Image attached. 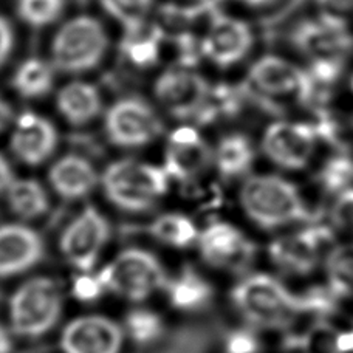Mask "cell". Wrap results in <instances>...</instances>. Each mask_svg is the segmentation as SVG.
<instances>
[{
	"mask_svg": "<svg viewBox=\"0 0 353 353\" xmlns=\"http://www.w3.org/2000/svg\"><path fill=\"white\" fill-rule=\"evenodd\" d=\"M239 203L245 216L263 230L285 228L312 216L299 189L279 175L248 176L239 191Z\"/></svg>",
	"mask_w": 353,
	"mask_h": 353,
	"instance_id": "6da1fadb",
	"label": "cell"
},
{
	"mask_svg": "<svg viewBox=\"0 0 353 353\" xmlns=\"http://www.w3.org/2000/svg\"><path fill=\"white\" fill-rule=\"evenodd\" d=\"M237 312L259 329L277 330L292 325L305 313L304 302L276 277L256 273L245 277L231 293Z\"/></svg>",
	"mask_w": 353,
	"mask_h": 353,
	"instance_id": "7a4b0ae2",
	"label": "cell"
},
{
	"mask_svg": "<svg viewBox=\"0 0 353 353\" xmlns=\"http://www.w3.org/2000/svg\"><path fill=\"white\" fill-rule=\"evenodd\" d=\"M101 186L112 205L128 212H146L165 197L171 179L163 166L125 159L113 161L101 175Z\"/></svg>",
	"mask_w": 353,
	"mask_h": 353,
	"instance_id": "3957f363",
	"label": "cell"
},
{
	"mask_svg": "<svg viewBox=\"0 0 353 353\" xmlns=\"http://www.w3.org/2000/svg\"><path fill=\"white\" fill-rule=\"evenodd\" d=\"M105 292L130 302H144L166 288L165 265L154 253L143 248H128L99 271Z\"/></svg>",
	"mask_w": 353,
	"mask_h": 353,
	"instance_id": "277c9868",
	"label": "cell"
},
{
	"mask_svg": "<svg viewBox=\"0 0 353 353\" xmlns=\"http://www.w3.org/2000/svg\"><path fill=\"white\" fill-rule=\"evenodd\" d=\"M109 50L104 25L92 16H77L65 22L52 43L53 67L64 73L90 72Z\"/></svg>",
	"mask_w": 353,
	"mask_h": 353,
	"instance_id": "5b68a950",
	"label": "cell"
},
{
	"mask_svg": "<svg viewBox=\"0 0 353 353\" xmlns=\"http://www.w3.org/2000/svg\"><path fill=\"white\" fill-rule=\"evenodd\" d=\"M62 312V293L50 277H34L19 287L10 301L11 330L37 338L52 330Z\"/></svg>",
	"mask_w": 353,
	"mask_h": 353,
	"instance_id": "8992f818",
	"label": "cell"
},
{
	"mask_svg": "<svg viewBox=\"0 0 353 353\" xmlns=\"http://www.w3.org/2000/svg\"><path fill=\"white\" fill-rule=\"evenodd\" d=\"M105 135L118 148L148 146L161 135L163 123L146 99L125 97L113 103L104 118Z\"/></svg>",
	"mask_w": 353,
	"mask_h": 353,
	"instance_id": "52a82bcc",
	"label": "cell"
},
{
	"mask_svg": "<svg viewBox=\"0 0 353 353\" xmlns=\"http://www.w3.org/2000/svg\"><path fill=\"white\" fill-rule=\"evenodd\" d=\"M110 234V223L103 212L87 206L65 226L59 241L61 253L79 273H90Z\"/></svg>",
	"mask_w": 353,
	"mask_h": 353,
	"instance_id": "ba28073f",
	"label": "cell"
},
{
	"mask_svg": "<svg viewBox=\"0 0 353 353\" xmlns=\"http://www.w3.org/2000/svg\"><path fill=\"white\" fill-rule=\"evenodd\" d=\"M333 232L325 226H308L274 239L268 257L274 267L292 276L312 274L323 261L324 248L330 245Z\"/></svg>",
	"mask_w": 353,
	"mask_h": 353,
	"instance_id": "9c48e42d",
	"label": "cell"
},
{
	"mask_svg": "<svg viewBox=\"0 0 353 353\" xmlns=\"http://www.w3.org/2000/svg\"><path fill=\"white\" fill-rule=\"evenodd\" d=\"M318 132L310 124L276 121L262 138V150L274 166L285 171H302L313 159Z\"/></svg>",
	"mask_w": 353,
	"mask_h": 353,
	"instance_id": "30bf717a",
	"label": "cell"
},
{
	"mask_svg": "<svg viewBox=\"0 0 353 353\" xmlns=\"http://www.w3.org/2000/svg\"><path fill=\"white\" fill-rule=\"evenodd\" d=\"M154 94L169 115L197 118L210 99L211 85L191 68H171L157 78Z\"/></svg>",
	"mask_w": 353,
	"mask_h": 353,
	"instance_id": "8fae6325",
	"label": "cell"
},
{
	"mask_svg": "<svg viewBox=\"0 0 353 353\" xmlns=\"http://www.w3.org/2000/svg\"><path fill=\"white\" fill-rule=\"evenodd\" d=\"M292 39L294 47L310 61L344 62L353 48L347 22L323 14L318 19L301 22L294 28Z\"/></svg>",
	"mask_w": 353,
	"mask_h": 353,
	"instance_id": "7c38bea8",
	"label": "cell"
},
{
	"mask_svg": "<svg viewBox=\"0 0 353 353\" xmlns=\"http://www.w3.org/2000/svg\"><path fill=\"white\" fill-rule=\"evenodd\" d=\"M254 43V34L247 22L228 14H212L200 50L212 64L228 68L247 58Z\"/></svg>",
	"mask_w": 353,
	"mask_h": 353,
	"instance_id": "4fadbf2b",
	"label": "cell"
},
{
	"mask_svg": "<svg viewBox=\"0 0 353 353\" xmlns=\"http://www.w3.org/2000/svg\"><path fill=\"white\" fill-rule=\"evenodd\" d=\"M201 259L223 271L245 270L254 259V245L243 232L228 222H212L197 239Z\"/></svg>",
	"mask_w": 353,
	"mask_h": 353,
	"instance_id": "5bb4252c",
	"label": "cell"
},
{
	"mask_svg": "<svg viewBox=\"0 0 353 353\" xmlns=\"http://www.w3.org/2000/svg\"><path fill=\"white\" fill-rule=\"evenodd\" d=\"M250 83L265 97H292L310 101L318 88L305 70L281 56L267 54L250 68Z\"/></svg>",
	"mask_w": 353,
	"mask_h": 353,
	"instance_id": "9a60e30c",
	"label": "cell"
},
{
	"mask_svg": "<svg viewBox=\"0 0 353 353\" xmlns=\"http://www.w3.org/2000/svg\"><path fill=\"white\" fill-rule=\"evenodd\" d=\"M125 332L104 314H84L70 321L61 336L64 353H121Z\"/></svg>",
	"mask_w": 353,
	"mask_h": 353,
	"instance_id": "2e32d148",
	"label": "cell"
},
{
	"mask_svg": "<svg viewBox=\"0 0 353 353\" xmlns=\"http://www.w3.org/2000/svg\"><path fill=\"white\" fill-rule=\"evenodd\" d=\"M212 165V148L197 129L181 125L168 138L165 150V169L169 179L188 183L203 174Z\"/></svg>",
	"mask_w": 353,
	"mask_h": 353,
	"instance_id": "e0dca14e",
	"label": "cell"
},
{
	"mask_svg": "<svg viewBox=\"0 0 353 353\" xmlns=\"http://www.w3.org/2000/svg\"><path fill=\"white\" fill-rule=\"evenodd\" d=\"M58 146V130L47 118L25 112L17 118L11 150L25 165L37 166L48 160Z\"/></svg>",
	"mask_w": 353,
	"mask_h": 353,
	"instance_id": "ac0fdd59",
	"label": "cell"
},
{
	"mask_svg": "<svg viewBox=\"0 0 353 353\" xmlns=\"http://www.w3.org/2000/svg\"><path fill=\"white\" fill-rule=\"evenodd\" d=\"M43 242L34 230L21 223L0 226V277L22 274L41 262Z\"/></svg>",
	"mask_w": 353,
	"mask_h": 353,
	"instance_id": "d6986e66",
	"label": "cell"
},
{
	"mask_svg": "<svg viewBox=\"0 0 353 353\" xmlns=\"http://www.w3.org/2000/svg\"><path fill=\"white\" fill-rule=\"evenodd\" d=\"M50 185L62 199L79 200L99 183V175L90 161L79 155H65L50 169Z\"/></svg>",
	"mask_w": 353,
	"mask_h": 353,
	"instance_id": "ffe728a7",
	"label": "cell"
},
{
	"mask_svg": "<svg viewBox=\"0 0 353 353\" xmlns=\"http://www.w3.org/2000/svg\"><path fill=\"white\" fill-rule=\"evenodd\" d=\"M56 105L67 123L72 125H84L93 121L103 110V99H101L99 90L93 84L74 81L58 93Z\"/></svg>",
	"mask_w": 353,
	"mask_h": 353,
	"instance_id": "44dd1931",
	"label": "cell"
},
{
	"mask_svg": "<svg viewBox=\"0 0 353 353\" xmlns=\"http://www.w3.org/2000/svg\"><path fill=\"white\" fill-rule=\"evenodd\" d=\"M256 152L253 143L242 134L225 135L212 149V165L225 179H236L247 174L253 166Z\"/></svg>",
	"mask_w": 353,
	"mask_h": 353,
	"instance_id": "7402d4cb",
	"label": "cell"
},
{
	"mask_svg": "<svg viewBox=\"0 0 353 353\" xmlns=\"http://www.w3.org/2000/svg\"><path fill=\"white\" fill-rule=\"evenodd\" d=\"M166 290L171 305L185 312L197 310L212 298L210 282L192 268H185L175 279L168 281Z\"/></svg>",
	"mask_w": 353,
	"mask_h": 353,
	"instance_id": "603a6c76",
	"label": "cell"
},
{
	"mask_svg": "<svg viewBox=\"0 0 353 353\" xmlns=\"http://www.w3.org/2000/svg\"><path fill=\"white\" fill-rule=\"evenodd\" d=\"M149 232L160 243L181 250L197 243L200 230L194 220L185 214L166 212L150 223Z\"/></svg>",
	"mask_w": 353,
	"mask_h": 353,
	"instance_id": "cb8c5ba5",
	"label": "cell"
},
{
	"mask_svg": "<svg viewBox=\"0 0 353 353\" xmlns=\"http://www.w3.org/2000/svg\"><path fill=\"white\" fill-rule=\"evenodd\" d=\"M5 194L10 210L23 220L41 217L48 210L47 191L36 180H12Z\"/></svg>",
	"mask_w": 353,
	"mask_h": 353,
	"instance_id": "d4e9b609",
	"label": "cell"
},
{
	"mask_svg": "<svg viewBox=\"0 0 353 353\" xmlns=\"http://www.w3.org/2000/svg\"><path fill=\"white\" fill-rule=\"evenodd\" d=\"M54 84V67L47 61L31 58L22 62L12 77V87L23 98H42Z\"/></svg>",
	"mask_w": 353,
	"mask_h": 353,
	"instance_id": "484cf974",
	"label": "cell"
},
{
	"mask_svg": "<svg viewBox=\"0 0 353 353\" xmlns=\"http://www.w3.org/2000/svg\"><path fill=\"white\" fill-rule=\"evenodd\" d=\"M161 31L148 28L146 25L134 31H125L123 53L128 61L138 68H148L157 64L160 58Z\"/></svg>",
	"mask_w": 353,
	"mask_h": 353,
	"instance_id": "4316f807",
	"label": "cell"
},
{
	"mask_svg": "<svg viewBox=\"0 0 353 353\" xmlns=\"http://www.w3.org/2000/svg\"><path fill=\"white\" fill-rule=\"evenodd\" d=\"M325 273L333 296H353V243L338 245L325 256Z\"/></svg>",
	"mask_w": 353,
	"mask_h": 353,
	"instance_id": "83f0119b",
	"label": "cell"
},
{
	"mask_svg": "<svg viewBox=\"0 0 353 353\" xmlns=\"http://www.w3.org/2000/svg\"><path fill=\"white\" fill-rule=\"evenodd\" d=\"M124 332L125 336H129L137 344H152L163 335L165 324L160 314L140 307L128 314Z\"/></svg>",
	"mask_w": 353,
	"mask_h": 353,
	"instance_id": "f1b7e54d",
	"label": "cell"
},
{
	"mask_svg": "<svg viewBox=\"0 0 353 353\" xmlns=\"http://www.w3.org/2000/svg\"><path fill=\"white\" fill-rule=\"evenodd\" d=\"M104 11L123 25L125 31H134L146 25L154 0H99Z\"/></svg>",
	"mask_w": 353,
	"mask_h": 353,
	"instance_id": "f546056e",
	"label": "cell"
},
{
	"mask_svg": "<svg viewBox=\"0 0 353 353\" xmlns=\"http://www.w3.org/2000/svg\"><path fill=\"white\" fill-rule=\"evenodd\" d=\"M19 17L33 28L54 23L65 10V0H16Z\"/></svg>",
	"mask_w": 353,
	"mask_h": 353,
	"instance_id": "4dcf8cb0",
	"label": "cell"
},
{
	"mask_svg": "<svg viewBox=\"0 0 353 353\" xmlns=\"http://www.w3.org/2000/svg\"><path fill=\"white\" fill-rule=\"evenodd\" d=\"M353 180V161L349 157H333L332 160L327 161L321 172V183L330 192L339 194L344 189L350 188Z\"/></svg>",
	"mask_w": 353,
	"mask_h": 353,
	"instance_id": "1f68e13d",
	"label": "cell"
},
{
	"mask_svg": "<svg viewBox=\"0 0 353 353\" xmlns=\"http://www.w3.org/2000/svg\"><path fill=\"white\" fill-rule=\"evenodd\" d=\"M332 223L344 232H353V188L336 194V200L330 211Z\"/></svg>",
	"mask_w": 353,
	"mask_h": 353,
	"instance_id": "d6a6232c",
	"label": "cell"
},
{
	"mask_svg": "<svg viewBox=\"0 0 353 353\" xmlns=\"http://www.w3.org/2000/svg\"><path fill=\"white\" fill-rule=\"evenodd\" d=\"M105 292L103 283H101L98 274L92 276L90 273H81V276L74 282V296L81 301L90 302L98 299Z\"/></svg>",
	"mask_w": 353,
	"mask_h": 353,
	"instance_id": "836d02e7",
	"label": "cell"
},
{
	"mask_svg": "<svg viewBox=\"0 0 353 353\" xmlns=\"http://www.w3.org/2000/svg\"><path fill=\"white\" fill-rule=\"evenodd\" d=\"M228 353H257L259 352V341L251 332L239 330L230 335L226 343Z\"/></svg>",
	"mask_w": 353,
	"mask_h": 353,
	"instance_id": "e575fe53",
	"label": "cell"
},
{
	"mask_svg": "<svg viewBox=\"0 0 353 353\" xmlns=\"http://www.w3.org/2000/svg\"><path fill=\"white\" fill-rule=\"evenodd\" d=\"M323 16L335 17L345 22V17L353 12V0H316Z\"/></svg>",
	"mask_w": 353,
	"mask_h": 353,
	"instance_id": "d590c367",
	"label": "cell"
},
{
	"mask_svg": "<svg viewBox=\"0 0 353 353\" xmlns=\"http://www.w3.org/2000/svg\"><path fill=\"white\" fill-rule=\"evenodd\" d=\"M12 46H14V33L11 25L3 16H0V67L8 59Z\"/></svg>",
	"mask_w": 353,
	"mask_h": 353,
	"instance_id": "8d00e7d4",
	"label": "cell"
},
{
	"mask_svg": "<svg viewBox=\"0 0 353 353\" xmlns=\"http://www.w3.org/2000/svg\"><path fill=\"white\" fill-rule=\"evenodd\" d=\"M332 347L336 353H353V329L339 332L338 335L333 338Z\"/></svg>",
	"mask_w": 353,
	"mask_h": 353,
	"instance_id": "74e56055",
	"label": "cell"
},
{
	"mask_svg": "<svg viewBox=\"0 0 353 353\" xmlns=\"http://www.w3.org/2000/svg\"><path fill=\"white\" fill-rule=\"evenodd\" d=\"M12 172L10 163L6 161L3 155H0V194L5 192L8 186L12 183Z\"/></svg>",
	"mask_w": 353,
	"mask_h": 353,
	"instance_id": "f35d334b",
	"label": "cell"
},
{
	"mask_svg": "<svg viewBox=\"0 0 353 353\" xmlns=\"http://www.w3.org/2000/svg\"><path fill=\"white\" fill-rule=\"evenodd\" d=\"M11 118H12V112H11L10 104L6 103L2 97H0V132H2L6 125H8Z\"/></svg>",
	"mask_w": 353,
	"mask_h": 353,
	"instance_id": "ab89813d",
	"label": "cell"
},
{
	"mask_svg": "<svg viewBox=\"0 0 353 353\" xmlns=\"http://www.w3.org/2000/svg\"><path fill=\"white\" fill-rule=\"evenodd\" d=\"M12 349V341L10 332L0 325V353H10Z\"/></svg>",
	"mask_w": 353,
	"mask_h": 353,
	"instance_id": "60d3db41",
	"label": "cell"
},
{
	"mask_svg": "<svg viewBox=\"0 0 353 353\" xmlns=\"http://www.w3.org/2000/svg\"><path fill=\"white\" fill-rule=\"evenodd\" d=\"M236 2L251 6V8H265V6L273 5L276 0H236Z\"/></svg>",
	"mask_w": 353,
	"mask_h": 353,
	"instance_id": "b9f144b4",
	"label": "cell"
},
{
	"mask_svg": "<svg viewBox=\"0 0 353 353\" xmlns=\"http://www.w3.org/2000/svg\"><path fill=\"white\" fill-rule=\"evenodd\" d=\"M352 90H353V78H352Z\"/></svg>",
	"mask_w": 353,
	"mask_h": 353,
	"instance_id": "7bdbcfd3",
	"label": "cell"
}]
</instances>
